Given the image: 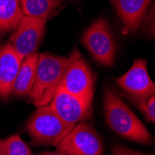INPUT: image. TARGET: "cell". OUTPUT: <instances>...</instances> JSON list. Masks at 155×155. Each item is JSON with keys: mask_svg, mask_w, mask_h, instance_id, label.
I'll use <instances>...</instances> for the list:
<instances>
[{"mask_svg": "<svg viewBox=\"0 0 155 155\" xmlns=\"http://www.w3.org/2000/svg\"><path fill=\"white\" fill-rule=\"evenodd\" d=\"M104 111L108 125L118 135L147 145L154 144V139L143 124L126 105L117 92L110 87L104 94Z\"/></svg>", "mask_w": 155, "mask_h": 155, "instance_id": "1", "label": "cell"}, {"mask_svg": "<svg viewBox=\"0 0 155 155\" xmlns=\"http://www.w3.org/2000/svg\"><path fill=\"white\" fill-rule=\"evenodd\" d=\"M68 58L50 53L39 54L36 77L29 97L36 107L48 105L57 90Z\"/></svg>", "mask_w": 155, "mask_h": 155, "instance_id": "2", "label": "cell"}, {"mask_svg": "<svg viewBox=\"0 0 155 155\" xmlns=\"http://www.w3.org/2000/svg\"><path fill=\"white\" fill-rule=\"evenodd\" d=\"M74 126L66 124L48 104L38 107L27 122V130L35 142L57 146Z\"/></svg>", "mask_w": 155, "mask_h": 155, "instance_id": "3", "label": "cell"}, {"mask_svg": "<svg viewBox=\"0 0 155 155\" xmlns=\"http://www.w3.org/2000/svg\"><path fill=\"white\" fill-rule=\"evenodd\" d=\"M94 87L95 76L90 67L82 57L80 51L74 48L68 58V63L58 88L83 100L92 101Z\"/></svg>", "mask_w": 155, "mask_h": 155, "instance_id": "4", "label": "cell"}, {"mask_svg": "<svg viewBox=\"0 0 155 155\" xmlns=\"http://www.w3.org/2000/svg\"><path fill=\"white\" fill-rule=\"evenodd\" d=\"M82 43L96 61L105 66L114 64L116 45L106 21L98 20L90 25L82 36Z\"/></svg>", "mask_w": 155, "mask_h": 155, "instance_id": "5", "label": "cell"}, {"mask_svg": "<svg viewBox=\"0 0 155 155\" xmlns=\"http://www.w3.org/2000/svg\"><path fill=\"white\" fill-rule=\"evenodd\" d=\"M56 147L68 155H103L104 150L100 135L84 123L75 124Z\"/></svg>", "mask_w": 155, "mask_h": 155, "instance_id": "6", "label": "cell"}, {"mask_svg": "<svg viewBox=\"0 0 155 155\" xmlns=\"http://www.w3.org/2000/svg\"><path fill=\"white\" fill-rule=\"evenodd\" d=\"M47 20L23 16L15 31L10 35L11 44L22 60L35 53L44 37Z\"/></svg>", "mask_w": 155, "mask_h": 155, "instance_id": "7", "label": "cell"}, {"mask_svg": "<svg viewBox=\"0 0 155 155\" xmlns=\"http://www.w3.org/2000/svg\"><path fill=\"white\" fill-rule=\"evenodd\" d=\"M49 106L66 124L74 126L91 114L92 101L83 100L61 88L55 91Z\"/></svg>", "mask_w": 155, "mask_h": 155, "instance_id": "8", "label": "cell"}, {"mask_svg": "<svg viewBox=\"0 0 155 155\" xmlns=\"http://www.w3.org/2000/svg\"><path fill=\"white\" fill-rule=\"evenodd\" d=\"M115 82L127 96L141 97L155 92V83L149 75L146 61L142 59L135 61L132 67Z\"/></svg>", "mask_w": 155, "mask_h": 155, "instance_id": "9", "label": "cell"}, {"mask_svg": "<svg viewBox=\"0 0 155 155\" xmlns=\"http://www.w3.org/2000/svg\"><path fill=\"white\" fill-rule=\"evenodd\" d=\"M22 61L11 43L0 48V97L7 98L12 93Z\"/></svg>", "mask_w": 155, "mask_h": 155, "instance_id": "10", "label": "cell"}, {"mask_svg": "<svg viewBox=\"0 0 155 155\" xmlns=\"http://www.w3.org/2000/svg\"><path fill=\"white\" fill-rule=\"evenodd\" d=\"M126 32L136 33L151 0H110Z\"/></svg>", "mask_w": 155, "mask_h": 155, "instance_id": "11", "label": "cell"}, {"mask_svg": "<svg viewBox=\"0 0 155 155\" xmlns=\"http://www.w3.org/2000/svg\"><path fill=\"white\" fill-rule=\"evenodd\" d=\"M38 59V53H34L23 59L13 84L12 93L18 96H29L36 77Z\"/></svg>", "mask_w": 155, "mask_h": 155, "instance_id": "12", "label": "cell"}, {"mask_svg": "<svg viewBox=\"0 0 155 155\" xmlns=\"http://www.w3.org/2000/svg\"><path fill=\"white\" fill-rule=\"evenodd\" d=\"M23 16L21 0H0V33L15 29Z\"/></svg>", "mask_w": 155, "mask_h": 155, "instance_id": "13", "label": "cell"}, {"mask_svg": "<svg viewBox=\"0 0 155 155\" xmlns=\"http://www.w3.org/2000/svg\"><path fill=\"white\" fill-rule=\"evenodd\" d=\"M24 16L48 19L59 6L56 0H21Z\"/></svg>", "mask_w": 155, "mask_h": 155, "instance_id": "14", "label": "cell"}, {"mask_svg": "<svg viewBox=\"0 0 155 155\" xmlns=\"http://www.w3.org/2000/svg\"><path fill=\"white\" fill-rule=\"evenodd\" d=\"M0 155H32V151L19 135H13L0 140Z\"/></svg>", "mask_w": 155, "mask_h": 155, "instance_id": "15", "label": "cell"}, {"mask_svg": "<svg viewBox=\"0 0 155 155\" xmlns=\"http://www.w3.org/2000/svg\"><path fill=\"white\" fill-rule=\"evenodd\" d=\"M127 97L148 120L155 124V92L141 97Z\"/></svg>", "mask_w": 155, "mask_h": 155, "instance_id": "16", "label": "cell"}, {"mask_svg": "<svg viewBox=\"0 0 155 155\" xmlns=\"http://www.w3.org/2000/svg\"><path fill=\"white\" fill-rule=\"evenodd\" d=\"M143 29L147 35L155 37V4L146 16L143 23Z\"/></svg>", "mask_w": 155, "mask_h": 155, "instance_id": "17", "label": "cell"}, {"mask_svg": "<svg viewBox=\"0 0 155 155\" xmlns=\"http://www.w3.org/2000/svg\"><path fill=\"white\" fill-rule=\"evenodd\" d=\"M111 155H148V154L138 152L136 150H132L130 149L124 148L121 145L114 144V146H112Z\"/></svg>", "mask_w": 155, "mask_h": 155, "instance_id": "18", "label": "cell"}, {"mask_svg": "<svg viewBox=\"0 0 155 155\" xmlns=\"http://www.w3.org/2000/svg\"><path fill=\"white\" fill-rule=\"evenodd\" d=\"M40 155H68L67 153L65 152H62L59 150H55V151H50V152H45V153H42Z\"/></svg>", "mask_w": 155, "mask_h": 155, "instance_id": "19", "label": "cell"}, {"mask_svg": "<svg viewBox=\"0 0 155 155\" xmlns=\"http://www.w3.org/2000/svg\"><path fill=\"white\" fill-rule=\"evenodd\" d=\"M56 1H59V0H56Z\"/></svg>", "mask_w": 155, "mask_h": 155, "instance_id": "20", "label": "cell"}]
</instances>
